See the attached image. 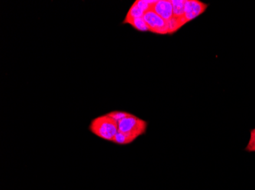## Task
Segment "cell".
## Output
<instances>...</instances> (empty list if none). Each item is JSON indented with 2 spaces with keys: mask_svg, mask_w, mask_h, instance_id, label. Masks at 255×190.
<instances>
[{
  "mask_svg": "<svg viewBox=\"0 0 255 190\" xmlns=\"http://www.w3.org/2000/svg\"><path fill=\"white\" fill-rule=\"evenodd\" d=\"M207 7V4L198 0H186L184 4V15L182 18L183 25L203 14Z\"/></svg>",
  "mask_w": 255,
  "mask_h": 190,
  "instance_id": "3",
  "label": "cell"
},
{
  "mask_svg": "<svg viewBox=\"0 0 255 190\" xmlns=\"http://www.w3.org/2000/svg\"><path fill=\"white\" fill-rule=\"evenodd\" d=\"M144 13H145V11L140 7V5L137 3V1H136L131 5V8H130L129 11L128 12L126 19L123 21V23L126 24L127 21H130V20L134 19V18H143Z\"/></svg>",
  "mask_w": 255,
  "mask_h": 190,
  "instance_id": "6",
  "label": "cell"
},
{
  "mask_svg": "<svg viewBox=\"0 0 255 190\" xmlns=\"http://www.w3.org/2000/svg\"><path fill=\"white\" fill-rule=\"evenodd\" d=\"M119 132L129 134L135 138L144 135L147 129V124L142 119L130 114L118 123Z\"/></svg>",
  "mask_w": 255,
  "mask_h": 190,
  "instance_id": "2",
  "label": "cell"
},
{
  "mask_svg": "<svg viewBox=\"0 0 255 190\" xmlns=\"http://www.w3.org/2000/svg\"><path fill=\"white\" fill-rule=\"evenodd\" d=\"M172 5H173V17L177 18L181 23L182 18L184 15V4L185 0H172Z\"/></svg>",
  "mask_w": 255,
  "mask_h": 190,
  "instance_id": "7",
  "label": "cell"
},
{
  "mask_svg": "<svg viewBox=\"0 0 255 190\" xmlns=\"http://www.w3.org/2000/svg\"><path fill=\"white\" fill-rule=\"evenodd\" d=\"M144 21L148 26L149 31L155 33V34H168L167 21L159 16L152 10H148L144 13Z\"/></svg>",
  "mask_w": 255,
  "mask_h": 190,
  "instance_id": "4",
  "label": "cell"
},
{
  "mask_svg": "<svg viewBox=\"0 0 255 190\" xmlns=\"http://www.w3.org/2000/svg\"><path fill=\"white\" fill-rule=\"evenodd\" d=\"M246 151L249 152H255V128L251 131L250 138L246 146Z\"/></svg>",
  "mask_w": 255,
  "mask_h": 190,
  "instance_id": "11",
  "label": "cell"
},
{
  "mask_svg": "<svg viewBox=\"0 0 255 190\" xmlns=\"http://www.w3.org/2000/svg\"><path fill=\"white\" fill-rule=\"evenodd\" d=\"M126 23L131 25L133 28H135L137 31H149L148 26L146 24L144 18H134V19L130 20Z\"/></svg>",
  "mask_w": 255,
  "mask_h": 190,
  "instance_id": "9",
  "label": "cell"
},
{
  "mask_svg": "<svg viewBox=\"0 0 255 190\" xmlns=\"http://www.w3.org/2000/svg\"><path fill=\"white\" fill-rule=\"evenodd\" d=\"M109 116L110 117L114 120V121H117V123L121 121L123 119H124L125 117H128V116H129V113L124 112V111H113V112L109 113Z\"/></svg>",
  "mask_w": 255,
  "mask_h": 190,
  "instance_id": "10",
  "label": "cell"
},
{
  "mask_svg": "<svg viewBox=\"0 0 255 190\" xmlns=\"http://www.w3.org/2000/svg\"><path fill=\"white\" fill-rule=\"evenodd\" d=\"M90 129L94 135L107 141H113L119 132L118 123L108 114L97 117L92 121Z\"/></svg>",
  "mask_w": 255,
  "mask_h": 190,
  "instance_id": "1",
  "label": "cell"
},
{
  "mask_svg": "<svg viewBox=\"0 0 255 190\" xmlns=\"http://www.w3.org/2000/svg\"><path fill=\"white\" fill-rule=\"evenodd\" d=\"M135 137L129 134L123 133V132H118L117 135L113 138V143L118 144V145H128V144L131 143L136 139Z\"/></svg>",
  "mask_w": 255,
  "mask_h": 190,
  "instance_id": "8",
  "label": "cell"
},
{
  "mask_svg": "<svg viewBox=\"0 0 255 190\" xmlns=\"http://www.w3.org/2000/svg\"><path fill=\"white\" fill-rule=\"evenodd\" d=\"M150 10L154 11L166 21H168L173 18V5L170 0L156 1L150 7Z\"/></svg>",
  "mask_w": 255,
  "mask_h": 190,
  "instance_id": "5",
  "label": "cell"
}]
</instances>
